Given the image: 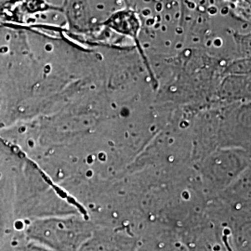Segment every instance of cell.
I'll list each match as a JSON object with an SVG mask.
<instances>
[{
	"instance_id": "cell-1",
	"label": "cell",
	"mask_w": 251,
	"mask_h": 251,
	"mask_svg": "<svg viewBox=\"0 0 251 251\" xmlns=\"http://www.w3.org/2000/svg\"><path fill=\"white\" fill-rule=\"evenodd\" d=\"M23 224L27 240L50 251H77L94 230L87 219L75 214L39 218Z\"/></svg>"
},
{
	"instance_id": "cell-2",
	"label": "cell",
	"mask_w": 251,
	"mask_h": 251,
	"mask_svg": "<svg viewBox=\"0 0 251 251\" xmlns=\"http://www.w3.org/2000/svg\"><path fill=\"white\" fill-rule=\"evenodd\" d=\"M137 238L128 230L97 229L77 251H138Z\"/></svg>"
},
{
	"instance_id": "cell-3",
	"label": "cell",
	"mask_w": 251,
	"mask_h": 251,
	"mask_svg": "<svg viewBox=\"0 0 251 251\" xmlns=\"http://www.w3.org/2000/svg\"><path fill=\"white\" fill-rule=\"evenodd\" d=\"M14 218V181L4 178L0 179V246Z\"/></svg>"
}]
</instances>
